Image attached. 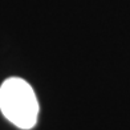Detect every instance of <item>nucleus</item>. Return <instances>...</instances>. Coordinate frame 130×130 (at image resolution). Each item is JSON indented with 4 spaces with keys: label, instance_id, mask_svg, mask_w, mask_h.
I'll use <instances>...</instances> for the list:
<instances>
[{
    "label": "nucleus",
    "instance_id": "f257e3e1",
    "mask_svg": "<svg viewBox=\"0 0 130 130\" xmlns=\"http://www.w3.org/2000/svg\"><path fill=\"white\" fill-rule=\"evenodd\" d=\"M0 110L20 129H32L39 116V102L32 86L19 77L8 78L0 88Z\"/></svg>",
    "mask_w": 130,
    "mask_h": 130
}]
</instances>
